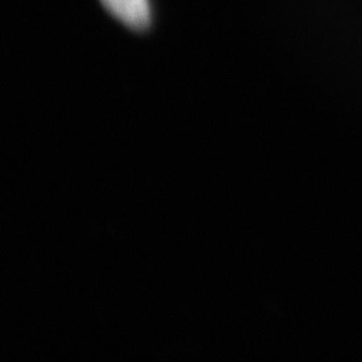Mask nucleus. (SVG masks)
Segmentation results:
<instances>
[{
    "label": "nucleus",
    "mask_w": 362,
    "mask_h": 362,
    "mask_svg": "<svg viewBox=\"0 0 362 362\" xmlns=\"http://www.w3.org/2000/svg\"><path fill=\"white\" fill-rule=\"evenodd\" d=\"M105 7L124 22L127 26L141 31L146 30L152 21L149 0H101Z\"/></svg>",
    "instance_id": "nucleus-1"
}]
</instances>
